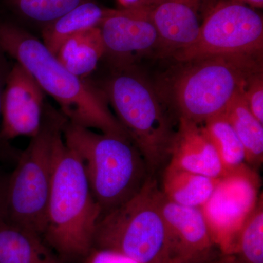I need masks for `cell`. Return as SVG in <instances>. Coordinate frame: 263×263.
Returning <instances> with one entry per match:
<instances>
[{
  "mask_svg": "<svg viewBox=\"0 0 263 263\" xmlns=\"http://www.w3.org/2000/svg\"><path fill=\"white\" fill-rule=\"evenodd\" d=\"M231 255L237 263H263L262 194L240 228Z\"/></svg>",
  "mask_w": 263,
  "mask_h": 263,
  "instance_id": "cell-22",
  "label": "cell"
},
{
  "mask_svg": "<svg viewBox=\"0 0 263 263\" xmlns=\"http://www.w3.org/2000/svg\"><path fill=\"white\" fill-rule=\"evenodd\" d=\"M262 16L233 0L216 3L202 20L198 36L172 58L184 62L217 55H262Z\"/></svg>",
  "mask_w": 263,
  "mask_h": 263,
  "instance_id": "cell-8",
  "label": "cell"
},
{
  "mask_svg": "<svg viewBox=\"0 0 263 263\" xmlns=\"http://www.w3.org/2000/svg\"><path fill=\"white\" fill-rule=\"evenodd\" d=\"M262 55H217L180 62L169 84L179 118L202 124L226 113L247 81L262 71Z\"/></svg>",
  "mask_w": 263,
  "mask_h": 263,
  "instance_id": "cell-5",
  "label": "cell"
},
{
  "mask_svg": "<svg viewBox=\"0 0 263 263\" xmlns=\"http://www.w3.org/2000/svg\"><path fill=\"white\" fill-rule=\"evenodd\" d=\"M224 115L243 145L246 162L258 171L263 162V123L251 112L242 93L232 102Z\"/></svg>",
  "mask_w": 263,
  "mask_h": 263,
  "instance_id": "cell-20",
  "label": "cell"
},
{
  "mask_svg": "<svg viewBox=\"0 0 263 263\" xmlns=\"http://www.w3.org/2000/svg\"><path fill=\"white\" fill-rule=\"evenodd\" d=\"M63 130V129H62ZM59 132L53 143V174L42 239L65 260L87 258L94 251L101 211L79 156Z\"/></svg>",
  "mask_w": 263,
  "mask_h": 263,
  "instance_id": "cell-2",
  "label": "cell"
},
{
  "mask_svg": "<svg viewBox=\"0 0 263 263\" xmlns=\"http://www.w3.org/2000/svg\"><path fill=\"white\" fill-rule=\"evenodd\" d=\"M233 1L243 3L253 8H262L263 7V0H233Z\"/></svg>",
  "mask_w": 263,
  "mask_h": 263,
  "instance_id": "cell-28",
  "label": "cell"
},
{
  "mask_svg": "<svg viewBox=\"0 0 263 263\" xmlns=\"http://www.w3.org/2000/svg\"><path fill=\"white\" fill-rule=\"evenodd\" d=\"M46 93L25 68L12 66L2 98L1 137L10 143L18 137L32 138L43 122Z\"/></svg>",
  "mask_w": 263,
  "mask_h": 263,
  "instance_id": "cell-11",
  "label": "cell"
},
{
  "mask_svg": "<svg viewBox=\"0 0 263 263\" xmlns=\"http://www.w3.org/2000/svg\"><path fill=\"white\" fill-rule=\"evenodd\" d=\"M89 0H0L8 19L17 25L41 29Z\"/></svg>",
  "mask_w": 263,
  "mask_h": 263,
  "instance_id": "cell-19",
  "label": "cell"
},
{
  "mask_svg": "<svg viewBox=\"0 0 263 263\" xmlns=\"http://www.w3.org/2000/svg\"><path fill=\"white\" fill-rule=\"evenodd\" d=\"M202 0H151V15L158 32L160 56L171 57L196 40L202 21Z\"/></svg>",
  "mask_w": 263,
  "mask_h": 263,
  "instance_id": "cell-13",
  "label": "cell"
},
{
  "mask_svg": "<svg viewBox=\"0 0 263 263\" xmlns=\"http://www.w3.org/2000/svg\"><path fill=\"white\" fill-rule=\"evenodd\" d=\"M62 136L84 165L100 218L134 197L151 175L129 137L98 134L68 121Z\"/></svg>",
  "mask_w": 263,
  "mask_h": 263,
  "instance_id": "cell-4",
  "label": "cell"
},
{
  "mask_svg": "<svg viewBox=\"0 0 263 263\" xmlns=\"http://www.w3.org/2000/svg\"><path fill=\"white\" fill-rule=\"evenodd\" d=\"M111 8L99 4L95 0L85 2L67 12L41 30L42 42L56 56L62 43L71 36L99 27Z\"/></svg>",
  "mask_w": 263,
  "mask_h": 263,
  "instance_id": "cell-16",
  "label": "cell"
},
{
  "mask_svg": "<svg viewBox=\"0 0 263 263\" xmlns=\"http://www.w3.org/2000/svg\"><path fill=\"white\" fill-rule=\"evenodd\" d=\"M159 185L150 175L141 190L99 219L94 250L136 263H172L167 226L157 200Z\"/></svg>",
  "mask_w": 263,
  "mask_h": 263,
  "instance_id": "cell-6",
  "label": "cell"
},
{
  "mask_svg": "<svg viewBox=\"0 0 263 263\" xmlns=\"http://www.w3.org/2000/svg\"><path fill=\"white\" fill-rule=\"evenodd\" d=\"M259 190L258 171L247 164L219 179L212 196L200 209L221 253L232 254L240 228L258 201Z\"/></svg>",
  "mask_w": 263,
  "mask_h": 263,
  "instance_id": "cell-9",
  "label": "cell"
},
{
  "mask_svg": "<svg viewBox=\"0 0 263 263\" xmlns=\"http://www.w3.org/2000/svg\"><path fill=\"white\" fill-rule=\"evenodd\" d=\"M105 52L101 31L96 27L66 40L56 57L71 73L86 80L98 70Z\"/></svg>",
  "mask_w": 263,
  "mask_h": 263,
  "instance_id": "cell-15",
  "label": "cell"
},
{
  "mask_svg": "<svg viewBox=\"0 0 263 263\" xmlns=\"http://www.w3.org/2000/svg\"><path fill=\"white\" fill-rule=\"evenodd\" d=\"M9 174H5L0 168V219H5V201H6L7 186Z\"/></svg>",
  "mask_w": 263,
  "mask_h": 263,
  "instance_id": "cell-25",
  "label": "cell"
},
{
  "mask_svg": "<svg viewBox=\"0 0 263 263\" xmlns=\"http://www.w3.org/2000/svg\"><path fill=\"white\" fill-rule=\"evenodd\" d=\"M151 8V0H144L131 8L111 9L99 27L105 56L135 62L152 52L160 54V37Z\"/></svg>",
  "mask_w": 263,
  "mask_h": 263,
  "instance_id": "cell-10",
  "label": "cell"
},
{
  "mask_svg": "<svg viewBox=\"0 0 263 263\" xmlns=\"http://www.w3.org/2000/svg\"><path fill=\"white\" fill-rule=\"evenodd\" d=\"M8 58L9 57L0 46V161L13 162L16 163L22 152L12 146L10 143L3 141L1 137L2 98H3V91H4L8 74L13 65L10 63Z\"/></svg>",
  "mask_w": 263,
  "mask_h": 263,
  "instance_id": "cell-23",
  "label": "cell"
},
{
  "mask_svg": "<svg viewBox=\"0 0 263 263\" xmlns=\"http://www.w3.org/2000/svg\"><path fill=\"white\" fill-rule=\"evenodd\" d=\"M110 72L103 80L88 79L105 95L117 119L144 159L151 175L169 160L175 132L155 89L135 62L104 57Z\"/></svg>",
  "mask_w": 263,
  "mask_h": 263,
  "instance_id": "cell-3",
  "label": "cell"
},
{
  "mask_svg": "<svg viewBox=\"0 0 263 263\" xmlns=\"http://www.w3.org/2000/svg\"><path fill=\"white\" fill-rule=\"evenodd\" d=\"M52 259L41 236L0 219V263H46Z\"/></svg>",
  "mask_w": 263,
  "mask_h": 263,
  "instance_id": "cell-18",
  "label": "cell"
},
{
  "mask_svg": "<svg viewBox=\"0 0 263 263\" xmlns=\"http://www.w3.org/2000/svg\"><path fill=\"white\" fill-rule=\"evenodd\" d=\"M0 46L59 104L69 122L129 137L110 111L103 93L88 79L71 73L30 31L0 17Z\"/></svg>",
  "mask_w": 263,
  "mask_h": 263,
  "instance_id": "cell-1",
  "label": "cell"
},
{
  "mask_svg": "<svg viewBox=\"0 0 263 263\" xmlns=\"http://www.w3.org/2000/svg\"><path fill=\"white\" fill-rule=\"evenodd\" d=\"M228 174L247 165L245 148L224 114L202 124Z\"/></svg>",
  "mask_w": 263,
  "mask_h": 263,
  "instance_id": "cell-21",
  "label": "cell"
},
{
  "mask_svg": "<svg viewBox=\"0 0 263 263\" xmlns=\"http://www.w3.org/2000/svg\"><path fill=\"white\" fill-rule=\"evenodd\" d=\"M67 118L47 102L37 134L21 152L14 171L9 174L5 219L37 233L42 238L51 190L53 143Z\"/></svg>",
  "mask_w": 263,
  "mask_h": 263,
  "instance_id": "cell-7",
  "label": "cell"
},
{
  "mask_svg": "<svg viewBox=\"0 0 263 263\" xmlns=\"http://www.w3.org/2000/svg\"><path fill=\"white\" fill-rule=\"evenodd\" d=\"M219 179L166 164L160 189L170 201L182 206L201 209L212 196Z\"/></svg>",
  "mask_w": 263,
  "mask_h": 263,
  "instance_id": "cell-17",
  "label": "cell"
},
{
  "mask_svg": "<svg viewBox=\"0 0 263 263\" xmlns=\"http://www.w3.org/2000/svg\"><path fill=\"white\" fill-rule=\"evenodd\" d=\"M167 164L214 179L228 176L202 124L179 118Z\"/></svg>",
  "mask_w": 263,
  "mask_h": 263,
  "instance_id": "cell-14",
  "label": "cell"
},
{
  "mask_svg": "<svg viewBox=\"0 0 263 263\" xmlns=\"http://www.w3.org/2000/svg\"><path fill=\"white\" fill-rule=\"evenodd\" d=\"M242 95L251 112L259 122L263 123L262 71H259L249 79Z\"/></svg>",
  "mask_w": 263,
  "mask_h": 263,
  "instance_id": "cell-24",
  "label": "cell"
},
{
  "mask_svg": "<svg viewBox=\"0 0 263 263\" xmlns=\"http://www.w3.org/2000/svg\"><path fill=\"white\" fill-rule=\"evenodd\" d=\"M157 200L167 226L172 263H209L220 253L200 209L170 201L160 186Z\"/></svg>",
  "mask_w": 263,
  "mask_h": 263,
  "instance_id": "cell-12",
  "label": "cell"
},
{
  "mask_svg": "<svg viewBox=\"0 0 263 263\" xmlns=\"http://www.w3.org/2000/svg\"><path fill=\"white\" fill-rule=\"evenodd\" d=\"M120 8H128L141 4L144 0H117Z\"/></svg>",
  "mask_w": 263,
  "mask_h": 263,
  "instance_id": "cell-27",
  "label": "cell"
},
{
  "mask_svg": "<svg viewBox=\"0 0 263 263\" xmlns=\"http://www.w3.org/2000/svg\"><path fill=\"white\" fill-rule=\"evenodd\" d=\"M46 263H58V262H57L56 259L53 258V259H51V260L48 261V262H46Z\"/></svg>",
  "mask_w": 263,
  "mask_h": 263,
  "instance_id": "cell-29",
  "label": "cell"
},
{
  "mask_svg": "<svg viewBox=\"0 0 263 263\" xmlns=\"http://www.w3.org/2000/svg\"><path fill=\"white\" fill-rule=\"evenodd\" d=\"M209 263H237L235 257L231 254L219 253Z\"/></svg>",
  "mask_w": 263,
  "mask_h": 263,
  "instance_id": "cell-26",
  "label": "cell"
}]
</instances>
